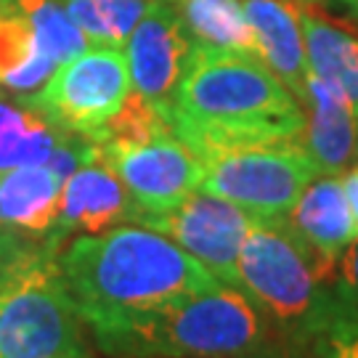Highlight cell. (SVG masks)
<instances>
[{"instance_id":"cell-18","label":"cell","mask_w":358,"mask_h":358,"mask_svg":"<svg viewBox=\"0 0 358 358\" xmlns=\"http://www.w3.org/2000/svg\"><path fill=\"white\" fill-rule=\"evenodd\" d=\"M69 130L53 125L45 115L16 96L0 90V173L24 165H45Z\"/></svg>"},{"instance_id":"cell-3","label":"cell","mask_w":358,"mask_h":358,"mask_svg":"<svg viewBox=\"0 0 358 358\" xmlns=\"http://www.w3.org/2000/svg\"><path fill=\"white\" fill-rule=\"evenodd\" d=\"M115 358H239L263 345V316L236 287L217 284L93 334Z\"/></svg>"},{"instance_id":"cell-26","label":"cell","mask_w":358,"mask_h":358,"mask_svg":"<svg viewBox=\"0 0 358 358\" xmlns=\"http://www.w3.org/2000/svg\"><path fill=\"white\" fill-rule=\"evenodd\" d=\"M300 3H324V0H300Z\"/></svg>"},{"instance_id":"cell-12","label":"cell","mask_w":358,"mask_h":358,"mask_svg":"<svg viewBox=\"0 0 358 358\" xmlns=\"http://www.w3.org/2000/svg\"><path fill=\"white\" fill-rule=\"evenodd\" d=\"M284 220L332 276L340 257L358 239V220L340 176H319L310 180Z\"/></svg>"},{"instance_id":"cell-16","label":"cell","mask_w":358,"mask_h":358,"mask_svg":"<svg viewBox=\"0 0 358 358\" xmlns=\"http://www.w3.org/2000/svg\"><path fill=\"white\" fill-rule=\"evenodd\" d=\"M59 69L35 24L13 0H0V90L38 93Z\"/></svg>"},{"instance_id":"cell-21","label":"cell","mask_w":358,"mask_h":358,"mask_svg":"<svg viewBox=\"0 0 358 358\" xmlns=\"http://www.w3.org/2000/svg\"><path fill=\"white\" fill-rule=\"evenodd\" d=\"M332 327H358V239L348 247L334 271Z\"/></svg>"},{"instance_id":"cell-7","label":"cell","mask_w":358,"mask_h":358,"mask_svg":"<svg viewBox=\"0 0 358 358\" xmlns=\"http://www.w3.org/2000/svg\"><path fill=\"white\" fill-rule=\"evenodd\" d=\"M130 90L125 51L90 45L59 66L38 93L22 99L62 130L96 138L120 112Z\"/></svg>"},{"instance_id":"cell-9","label":"cell","mask_w":358,"mask_h":358,"mask_svg":"<svg viewBox=\"0 0 358 358\" xmlns=\"http://www.w3.org/2000/svg\"><path fill=\"white\" fill-rule=\"evenodd\" d=\"M136 223L165 234L194 260H199L217 282L234 287L239 250L255 217L229 199L199 189L170 210L141 213Z\"/></svg>"},{"instance_id":"cell-6","label":"cell","mask_w":358,"mask_h":358,"mask_svg":"<svg viewBox=\"0 0 358 358\" xmlns=\"http://www.w3.org/2000/svg\"><path fill=\"white\" fill-rule=\"evenodd\" d=\"M202 192L229 199L255 220L287 217L319 167L300 141L255 143L202 154Z\"/></svg>"},{"instance_id":"cell-15","label":"cell","mask_w":358,"mask_h":358,"mask_svg":"<svg viewBox=\"0 0 358 358\" xmlns=\"http://www.w3.org/2000/svg\"><path fill=\"white\" fill-rule=\"evenodd\" d=\"M64 176L51 165H24L0 173V226L24 234L29 239H48L59 202H62Z\"/></svg>"},{"instance_id":"cell-24","label":"cell","mask_w":358,"mask_h":358,"mask_svg":"<svg viewBox=\"0 0 358 358\" xmlns=\"http://www.w3.org/2000/svg\"><path fill=\"white\" fill-rule=\"evenodd\" d=\"M340 178H343V189H345V196L350 202V210L358 220V167H348Z\"/></svg>"},{"instance_id":"cell-20","label":"cell","mask_w":358,"mask_h":358,"mask_svg":"<svg viewBox=\"0 0 358 358\" xmlns=\"http://www.w3.org/2000/svg\"><path fill=\"white\" fill-rule=\"evenodd\" d=\"M69 19L80 27L88 45L125 48L130 32L154 0H62Z\"/></svg>"},{"instance_id":"cell-5","label":"cell","mask_w":358,"mask_h":358,"mask_svg":"<svg viewBox=\"0 0 358 358\" xmlns=\"http://www.w3.org/2000/svg\"><path fill=\"white\" fill-rule=\"evenodd\" d=\"M0 358H90L59 268V244L48 239L0 273Z\"/></svg>"},{"instance_id":"cell-22","label":"cell","mask_w":358,"mask_h":358,"mask_svg":"<svg viewBox=\"0 0 358 358\" xmlns=\"http://www.w3.org/2000/svg\"><path fill=\"white\" fill-rule=\"evenodd\" d=\"M316 343V358H358V327H329Z\"/></svg>"},{"instance_id":"cell-17","label":"cell","mask_w":358,"mask_h":358,"mask_svg":"<svg viewBox=\"0 0 358 358\" xmlns=\"http://www.w3.org/2000/svg\"><path fill=\"white\" fill-rule=\"evenodd\" d=\"M316 6L319 3L297 0L308 66L316 77L343 90L358 112V35L353 29L332 22Z\"/></svg>"},{"instance_id":"cell-25","label":"cell","mask_w":358,"mask_h":358,"mask_svg":"<svg viewBox=\"0 0 358 358\" xmlns=\"http://www.w3.org/2000/svg\"><path fill=\"white\" fill-rule=\"evenodd\" d=\"M340 3H343V6H348V8L358 16V0H340Z\"/></svg>"},{"instance_id":"cell-23","label":"cell","mask_w":358,"mask_h":358,"mask_svg":"<svg viewBox=\"0 0 358 358\" xmlns=\"http://www.w3.org/2000/svg\"><path fill=\"white\" fill-rule=\"evenodd\" d=\"M35 242H40V239H29L24 234H16V231L0 226V273L8 268L22 252H27Z\"/></svg>"},{"instance_id":"cell-2","label":"cell","mask_w":358,"mask_h":358,"mask_svg":"<svg viewBox=\"0 0 358 358\" xmlns=\"http://www.w3.org/2000/svg\"><path fill=\"white\" fill-rule=\"evenodd\" d=\"M170 130L196 157L255 143L300 141L303 103L257 56L194 45L170 99Z\"/></svg>"},{"instance_id":"cell-11","label":"cell","mask_w":358,"mask_h":358,"mask_svg":"<svg viewBox=\"0 0 358 358\" xmlns=\"http://www.w3.org/2000/svg\"><path fill=\"white\" fill-rule=\"evenodd\" d=\"M136 217L138 207L130 199L128 189L96 149L88 162H83L72 176L64 178L59 215L48 242L62 244L66 236L99 234L103 229L120 226L122 220H136Z\"/></svg>"},{"instance_id":"cell-13","label":"cell","mask_w":358,"mask_h":358,"mask_svg":"<svg viewBox=\"0 0 358 358\" xmlns=\"http://www.w3.org/2000/svg\"><path fill=\"white\" fill-rule=\"evenodd\" d=\"M306 128L300 133L303 149L310 154L321 176H343L358 149V112L345 93L332 83L308 72Z\"/></svg>"},{"instance_id":"cell-14","label":"cell","mask_w":358,"mask_h":358,"mask_svg":"<svg viewBox=\"0 0 358 358\" xmlns=\"http://www.w3.org/2000/svg\"><path fill=\"white\" fill-rule=\"evenodd\" d=\"M244 11L255 32L257 59L303 103L310 66L297 0H244Z\"/></svg>"},{"instance_id":"cell-19","label":"cell","mask_w":358,"mask_h":358,"mask_svg":"<svg viewBox=\"0 0 358 358\" xmlns=\"http://www.w3.org/2000/svg\"><path fill=\"white\" fill-rule=\"evenodd\" d=\"M194 45L215 51H255V32L250 27L244 0H173Z\"/></svg>"},{"instance_id":"cell-1","label":"cell","mask_w":358,"mask_h":358,"mask_svg":"<svg viewBox=\"0 0 358 358\" xmlns=\"http://www.w3.org/2000/svg\"><path fill=\"white\" fill-rule=\"evenodd\" d=\"M59 268L93 334L220 284L173 239L141 223L80 234L59 252Z\"/></svg>"},{"instance_id":"cell-4","label":"cell","mask_w":358,"mask_h":358,"mask_svg":"<svg viewBox=\"0 0 358 358\" xmlns=\"http://www.w3.org/2000/svg\"><path fill=\"white\" fill-rule=\"evenodd\" d=\"M332 282L284 217L252 223L239 250L234 287L266 321L292 337H319L332 327Z\"/></svg>"},{"instance_id":"cell-10","label":"cell","mask_w":358,"mask_h":358,"mask_svg":"<svg viewBox=\"0 0 358 358\" xmlns=\"http://www.w3.org/2000/svg\"><path fill=\"white\" fill-rule=\"evenodd\" d=\"M130 83L146 101L165 103L192 53V38L173 0H154L125 43Z\"/></svg>"},{"instance_id":"cell-27","label":"cell","mask_w":358,"mask_h":358,"mask_svg":"<svg viewBox=\"0 0 358 358\" xmlns=\"http://www.w3.org/2000/svg\"><path fill=\"white\" fill-rule=\"evenodd\" d=\"M356 157H358V149H356Z\"/></svg>"},{"instance_id":"cell-8","label":"cell","mask_w":358,"mask_h":358,"mask_svg":"<svg viewBox=\"0 0 358 358\" xmlns=\"http://www.w3.org/2000/svg\"><path fill=\"white\" fill-rule=\"evenodd\" d=\"M96 149L128 189L138 215L170 210L202 189V159L170 128L141 138H103Z\"/></svg>"}]
</instances>
